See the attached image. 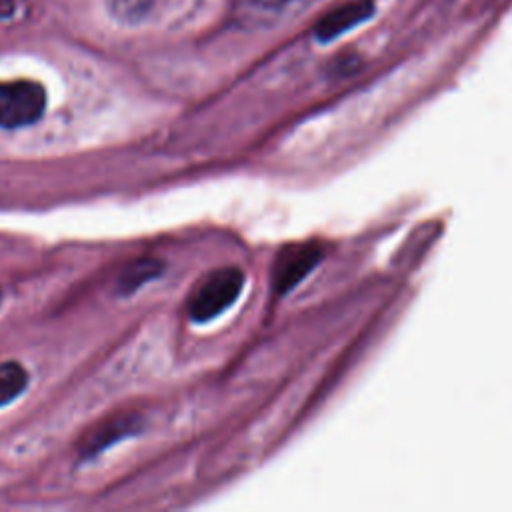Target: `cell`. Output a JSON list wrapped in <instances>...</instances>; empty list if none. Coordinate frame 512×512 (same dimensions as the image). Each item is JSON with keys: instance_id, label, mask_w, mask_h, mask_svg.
I'll return each mask as SVG.
<instances>
[{"instance_id": "cell-1", "label": "cell", "mask_w": 512, "mask_h": 512, "mask_svg": "<svg viewBox=\"0 0 512 512\" xmlns=\"http://www.w3.org/2000/svg\"><path fill=\"white\" fill-rule=\"evenodd\" d=\"M244 272L236 266H222L196 282L186 298V312L194 322H208L224 312L242 292Z\"/></svg>"}, {"instance_id": "cell-2", "label": "cell", "mask_w": 512, "mask_h": 512, "mask_svg": "<svg viewBox=\"0 0 512 512\" xmlns=\"http://www.w3.org/2000/svg\"><path fill=\"white\" fill-rule=\"evenodd\" d=\"M46 108V90L34 80L0 82V128L16 130L38 122Z\"/></svg>"}, {"instance_id": "cell-3", "label": "cell", "mask_w": 512, "mask_h": 512, "mask_svg": "<svg viewBox=\"0 0 512 512\" xmlns=\"http://www.w3.org/2000/svg\"><path fill=\"white\" fill-rule=\"evenodd\" d=\"M324 250L318 242H294L286 244L274 260L272 266V288L278 294L290 292L298 282H302L310 270L322 260Z\"/></svg>"}, {"instance_id": "cell-4", "label": "cell", "mask_w": 512, "mask_h": 512, "mask_svg": "<svg viewBox=\"0 0 512 512\" xmlns=\"http://www.w3.org/2000/svg\"><path fill=\"white\" fill-rule=\"evenodd\" d=\"M372 14H374V2L372 0H356V2L344 4V6L336 8L334 12L326 14L318 22L314 34H316L318 40L328 42V40L348 32L350 28L358 26L360 22L368 20Z\"/></svg>"}, {"instance_id": "cell-5", "label": "cell", "mask_w": 512, "mask_h": 512, "mask_svg": "<svg viewBox=\"0 0 512 512\" xmlns=\"http://www.w3.org/2000/svg\"><path fill=\"white\" fill-rule=\"evenodd\" d=\"M136 430V418L134 416H120V418H110L102 422L98 428L90 430L80 446L84 456H92L94 452L102 450L104 446L116 442L118 438L126 434H134Z\"/></svg>"}, {"instance_id": "cell-6", "label": "cell", "mask_w": 512, "mask_h": 512, "mask_svg": "<svg viewBox=\"0 0 512 512\" xmlns=\"http://www.w3.org/2000/svg\"><path fill=\"white\" fill-rule=\"evenodd\" d=\"M162 268H164V264L156 258H140V260L130 262L122 270V276L118 280V292L120 294H130V292L138 290L144 282L160 276Z\"/></svg>"}, {"instance_id": "cell-7", "label": "cell", "mask_w": 512, "mask_h": 512, "mask_svg": "<svg viewBox=\"0 0 512 512\" xmlns=\"http://www.w3.org/2000/svg\"><path fill=\"white\" fill-rule=\"evenodd\" d=\"M28 384V372L22 364L8 360L0 362V406L18 398Z\"/></svg>"}, {"instance_id": "cell-8", "label": "cell", "mask_w": 512, "mask_h": 512, "mask_svg": "<svg viewBox=\"0 0 512 512\" xmlns=\"http://www.w3.org/2000/svg\"><path fill=\"white\" fill-rule=\"evenodd\" d=\"M0 298H2V294H0Z\"/></svg>"}]
</instances>
